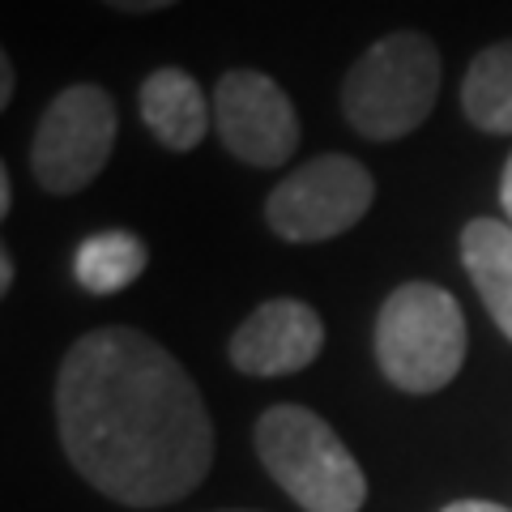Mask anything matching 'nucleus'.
Instances as JSON below:
<instances>
[{
    "instance_id": "obj_1",
    "label": "nucleus",
    "mask_w": 512,
    "mask_h": 512,
    "mask_svg": "<svg viewBox=\"0 0 512 512\" xmlns=\"http://www.w3.org/2000/svg\"><path fill=\"white\" fill-rule=\"evenodd\" d=\"M56 423L73 470L124 508L192 495L214 466V419L197 380L150 333H82L56 376Z\"/></svg>"
},
{
    "instance_id": "obj_2",
    "label": "nucleus",
    "mask_w": 512,
    "mask_h": 512,
    "mask_svg": "<svg viewBox=\"0 0 512 512\" xmlns=\"http://www.w3.org/2000/svg\"><path fill=\"white\" fill-rule=\"evenodd\" d=\"M256 457L269 478L303 512H359L367 478L355 453L308 406H269L252 431Z\"/></svg>"
},
{
    "instance_id": "obj_3",
    "label": "nucleus",
    "mask_w": 512,
    "mask_h": 512,
    "mask_svg": "<svg viewBox=\"0 0 512 512\" xmlns=\"http://www.w3.org/2000/svg\"><path fill=\"white\" fill-rule=\"evenodd\" d=\"M440 94V47L419 30H393L350 64L342 116L367 141H402L419 128Z\"/></svg>"
},
{
    "instance_id": "obj_4",
    "label": "nucleus",
    "mask_w": 512,
    "mask_h": 512,
    "mask_svg": "<svg viewBox=\"0 0 512 512\" xmlns=\"http://www.w3.org/2000/svg\"><path fill=\"white\" fill-rule=\"evenodd\" d=\"M466 316L461 303L436 282H406L380 303L376 363L402 393L427 397L453 384L466 363Z\"/></svg>"
},
{
    "instance_id": "obj_5",
    "label": "nucleus",
    "mask_w": 512,
    "mask_h": 512,
    "mask_svg": "<svg viewBox=\"0 0 512 512\" xmlns=\"http://www.w3.org/2000/svg\"><path fill=\"white\" fill-rule=\"evenodd\" d=\"M116 150V103L94 82L60 90L30 141V175L43 192L69 197L99 180Z\"/></svg>"
},
{
    "instance_id": "obj_6",
    "label": "nucleus",
    "mask_w": 512,
    "mask_h": 512,
    "mask_svg": "<svg viewBox=\"0 0 512 512\" xmlns=\"http://www.w3.org/2000/svg\"><path fill=\"white\" fill-rule=\"evenodd\" d=\"M372 201L376 180L359 158L320 154L312 163L295 167L269 192L265 222L286 244H325V239H338L350 227H359Z\"/></svg>"
},
{
    "instance_id": "obj_7",
    "label": "nucleus",
    "mask_w": 512,
    "mask_h": 512,
    "mask_svg": "<svg viewBox=\"0 0 512 512\" xmlns=\"http://www.w3.org/2000/svg\"><path fill=\"white\" fill-rule=\"evenodd\" d=\"M214 128L231 158L248 167H282L299 150V111L274 77L231 69L214 86Z\"/></svg>"
},
{
    "instance_id": "obj_8",
    "label": "nucleus",
    "mask_w": 512,
    "mask_h": 512,
    "mask_svg": "<svg viewBox=\"0 0 512 512\" xmlns=\"http://www.w3.org/2000/svg\"><path fill=\"white\" fill-rule=\"evenodd\" d=\"M325 346V325L312 303L269 299L231 333V363L244 376H295L316 363Z\"/></svg>"
},
{
    "instance_id": "obj_9",
    "label": "nucleus",
    "mask_w": 512,
    "mask_h": 512,
    "mask_svg": "<svg viewBox=\"0 0 512 512\" xmlns=\"http://www.w3.org/2000/svg\"><path fill=\"white\" fill-rule=\"evenodd\" d=\"M141 124L171 154L197 150L214 128V103L184 69H154L141 82Z\"/></svg>"
},
{
    "instance_id": "obj_10",
    "label": "nucleus",
    "mask_w": 512,
    "mask_h": 512,
    "mask_svg": "<svg viewBox=\"0 0 512 512\" xmlns=\"http://www.w3.org/2000/svg\"><path fill=\"white\" fill-rule=\"evenodd\" d=\"M461 265L483 295L495 329L512 342V222L500 218H470L461 231Z\"/></svg>"
},
{
    "instance_id": "obj_11",
    "label": "nucleus",
    "mask_w": 512,
    "mask_h": 512,
    "mask_svg": "<svg viewBox=\"0 0 512 512\" xmlns=\"http://www.w3.org/2000/svg\"><path fill=\"white\" fill-rule=\"evenodd\" d=\"M146 261H150L146 239L124 227H111V231H94L77 244L73 278L86 295H120L124 286H133L146 274Z\"/></svg>"
},
{
    "instance_id": "obj_12",
    "label": "nucleus",
    "mask_w": 512,
    "mask_h": 512,
    "mask_svg": "<svg viewBox=\"0 0 512 512\" xmlns=\"http://www.w3.org/2000/svg\"><path fill=\"white\" fill-rule=\"evenodd\" d=\"M461 111L491 137L512 133V39L483 47L461 82Z\"/></svg>"
},
{
    "instance_id": "obj_13",
    "label": "nucleus",
    "mask_w": 512,
    "mask_h": 512,
    "mask_svg": "<svg viewBox=\"0 0 512 512\" xmlns=\"http://www.w3.org/2000/svg\"><path fill=\"white\" fill-rule=\"evenodd\" d=\"M103 5L120 9V13H158V9H171L180 0H103Z\"/></svg>"
},
{
    "instance_id": "obj_14",
    "label": "nucleus",
    "mask_w": 512,
    "mask_h": 512,
    "mask_svg": "<svg viewBox=\"0 0 512 512\" xmlns=\"http://www.w3.org/2000/svg\"><path fill=\"white\" fill-rule=\"evenodd\" d=\"M440 512H512V508H500L491 500H453V504H444Z\"/></svg>"
},
{
    "instance_id": "obj_15",
    "label": "nucleus",
    "mask_w": 512,
    "mask_h": 512,
    "mask_svg": "<svg viewBox=\"0 0 512 512\" xmlns=\"http://www.w3.org/2000/svg\"><path fill=\"white\" fill-rule=\"evenodd\" d=\"M13 103V60L0 56V107Z\"/></svg>"
},
{
    "instance_id": "obj_16",
    "label": "nucleus",
    "mask_w": 512,
    "mask_h": 512,
    "mask_svg": "<svg viewBox=\"0 0 512 512\" xmlns=\"http://www.w3.org/2000/svg\"><path fill=\"white\" fill-rule=\"evenodd\" d=\"M500 205H504V222H512V154H508L504 175H500Z\"/></svg>"
},
{
    "instance_id": "obj_17",
    "label": "nucleus",
    "mask_w": 512,
    "mask_h": 512,
    "mask_svg": "<svg viewBox=\"0 0 512 512\" xmlns=\"http://www.w3.org/2000/svg\"><path fill=\"white\" fill-rule=\"evenodd\" d=\"M13 274H18V261H13L9 248H0V291H13Z\"/></svg>"
},
{
    "instance_id": "obj_18",
    "label": "nucleus",
    "mask_w": 512,
    "mask_h": 512,
    "mask_svg": "<svg viewBox=\"0 0 512 512\" xmlns=\"http://www.w3.org/2000/svg\"><path fill=\"white\" fill-rule=\"evenodd\" d=\"M13 214V180H9V171L0 167V218H9Z\"/></svg>"
}]
</instances>
